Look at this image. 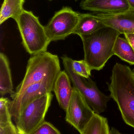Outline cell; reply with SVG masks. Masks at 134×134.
Here are the masks:
<instances>
[{
  "instance_id": "cell-25",
  "label": "cell",
  "mask_w": 134,
  "mask_h": 134,
  "mask_svg": "<svg viewBox=\"0 0 134 134\" xmlns=\"http://www.w3.org/2000/svg\"><path fill=\"white\" fill-rule=\"evenodd\" d=\"M133 72H134V69H133Z\"/></svg>"
},
{
  "instance_id": "cell-26",
  "label": "cell",
  "mask_w": 134,
  "mask_h": 134,
  "mask_svg": "<svg viewBox=\"0 0 134 134\" xmlns=\"http://www.w3.org/2000/svg\"><path fill=\"white\" fill-rule=\"evenodd\" d=\"M75 1H77V0H75ZM82 1H83V0H82Z\"/></svg>"
},
{
  "instance_id": "cell-15",
  "label": "cell",
  "mask_w": 134,
  "mask_h": 134,
  "mask_svg": "<svg viewBox=\"0 0 134 134\" xmlns=\"http://www.w3.org/2000/svg\"><path fill=\"white\" fill-rule=\"evenodd\" d=\"M25 0H4L0 12V24L9 18L15 20L23 12Z\"/></svg>"
},
{
  "instance_id": "cell-11",
  "label": "cell",
  "mask_w": 134,
  "mask_h": 134,
  "mask_svg": "<svg viewBox=\"0 0 134 134\" xmlns=\"http://www.w3.org/2000/svg\"><path fill=\"white\" fill-rule=\"evenodd\" d=\"M79 5L83 10L105 14L119 13L130 9L127 0H83Z\"/></svg>"
},
{
  "instance_id": "cell-20",
  "label": "cell",
  "mask_w": 134,
  "mask_h": 134,
  "mask_svg": "<svg viewBox=\"0 0 134 134\" xmlns=\"http://www.w3.org/2000/svg\"><path fill=\"white\" fill-rule=\"evenodd\" d=\"M29 134H61L52 124L45 121Z\"/></svg>"
},
{
  "instance_id": "cell-19",
  "label": "cell",
  "mask_w": 134,
  "mask_h": 134,
  "mask_svg": "<svg viewBox=\"0 0 134 134\" xmlns=\"http://www.w3.org/2000/svg\"><path fill=\"white\" fill-rule=\"evenodd\" d=\"M72 66L74 72L80 76L87 79L91 75V69L84 60H76L72 59Z\"/></svg>"
},
{
  "instance_id": "cell-1",
  "label": "cell",
  "mask_w": 134,
  "mask_h": 134,
  "mask_svg": "<svg viewBox=\"0 0 134 134\" xmlns=\"http://www.w3.org/2000/svg\"><path fill=\"white\" fill-rule=\"evenodd\" d=\"M111 82L108 83L110 97L116 102L125 122L134 128V73L126 65L116 63Z\"/></svg>"
},
{
  "instance_id": "cell-12",
  "label": "cell",
  "mask_w": 134,
  "mask_h": 134,
  "mask_svg": "<svg viewBox=\"0 0 134 134\" xmlns=\"http://www.w3.org/2000/svg\"><path fill=\"white\" fill-rule=\"evenodd\" d=\"M71 80L65 70L61 71L57 76L53 90L59 105L66 111L73 94L74 88L71 85Z\"/></svg>"
},
{
  "instance_id": "cell-18",
  "label": "cell",
  "mask_w": 134,
  "mask_h": 134,
  "mask_svg": "<svg viewBox=\"0 0 134 134\" xmlns=\"http://www.w3.org/2000/svg\"><path fill=\"white\" fill-rule=\"evenodd\" d=\"M10 100L7 98H0V125L12 122V115L9 109Z\"/></svg>"
},
{
  "instance_id": "cell-3",
  "label": "cell",
  "mask_w": 134,
  "mask_h": 134,
  "mask_svg": "<svg viewBox=\"0 0 134 134\" xmlns=\"http://www.w3.org/2000/svg\"><path fill=\"white\" fill-rule=\"evenodd\" d=\"M58 56L46 52L32 55L28 61L25 75L15 91L11 94L13 99L29 86L48 78H56L61 72Z\"/></svg>"
},
{
  "instance_id": "cell-10",
  "label": "cell",
  "mask_w": 134,
  "mask_h": 134,
  "mask_svg": "<svg viewBox=\"0 0 134 134\" xmlns=\"http://www.w3.org/2000/svg\"><path fill=\"white\" fill-rule=\"evenodd\" d=\"M93 14L105 26L114 28L121 34H134V9H130L119 13Z\"/></svg>"
},
{
  "instance_id": "cell-6",
  "label": "cell",
  "mask_w": 134,
  "mask_h": 134,
  "mask_svg": "<svg viewBox=\"0 0 134 134\" xmlns=\"http://www.w3.org/2000/svg\"><path fill=\"white\" fill-rule=\"evenodd\" d=\"M49 93L28 105L15 122L18 134H29L44 122L53 98Z\"/></svg>"
},
{
  "instance_id": "cell-9",
  "label": "cell",
  "mask_w": 134,
  "mask_h": 134,
  "mask_svg": "<svg viewBox=\"0 0 134 134\" xmlns=\"http://www.w3.org/2000/svg\"><path fill=\"white\" fill-rule=\"evenodd\" d=\"M66 111L65 120L80 134L95 114L82 95L74 88L73 94Z\"/></svg>"
},
{
  "instance_id": "cell-7",
  "label": "cell",
  "mask_w": 134,
  "mask_h": 134,
  "mask_svg": "<svg viewBox=\"0 0 134 134\" xmlns=\"http://www.w3.org/2000/svg\"><path fill=\"white\" fill-rule=\"evenodd\" d=\"M80 15L79 13L67 6L56 12L45 26L46 33L50 41L65 40L73 34Z\"/></svg>"
},
{
  "instance_id": "cell-24",
  "label": "cell",
  "mask_w": 134,
  "mask_h": 134,
  "mask_svg": "<svg viewBox=\"0 0 134 134\" xmlns=\"http://www.w3.org/2000/svg\"><path fill=\"white\" fill-rule=\"evenodd\" d=\"M130 5V9H134V0H127Z\"/></svg>"
},
{
  "instance_id": "cell-2",
  "label": "cell",
  "mask_w": 134,
  "mask_h": 134,
  "mask_svg": "<svg viewBox=\"0 0 134 134\" xmlns=\"http://www.w3.org/2000/svg\"><path fill=\"white\" fill-rule=\"evenodd\" d=\"M120 34L114 28L105 26L91 34L79 36L83 44L84 60L91 70H101L114 55V45Z\"/></svg>"
},
{
  "instance_id": "cell-14",
  "label": "cell",
  "mask_w": 134,
  "mask_h": 134,
  "mask_svg": "<svg viewBox=\"0 0 134 134\" xmlns=\"http://www.w3.org/2000/svg\"><path fill=\"white\" fill-rule=\"evenodd\" d=\"M14 93L9 62L7 56L0 53V94L1 97Z\"/></svg>"
},
{
  "instance_id": "cell-5",
  "label": "cell",
  "mask_w": 134,
  "mask_h": 134,
  "mask_svg": "<svg viewBox=\"0 0 134 134\" xmlns=\"http://www.w3.org/2000/svg\"><path fill=\"white\" fill-rule=\"evenodd\" d=\"M61 58L65 70L72 83L73 88L82 94L95 113L100 114L104 112L111 97L102 93L90 77L87 79L75 73L72 66V59L66 55Z\"/></svg>"
},
{
  "instance_id": "cell-17",
  "label": "cell",
  "mask_w": 134,
  "mask_h": 134,
  "mask_svg": "<svg viewBox=\"0 0 134 134\" xmlns=\"http://www.w3.org/2000/svg\"><path fill=\"white\" fill-rule=\"evenodd\" d=\"M81 134H110L108 120L95 113Z\"/></svg>"
},
{
  "instance_id": "cell-22",
  "label": "cell",
  "mask_w": 134,
  "mask_h": 134,
  "mask_svg": "<svg viewBox=\"0 0 134 134\" xmlns=\"http://www.w3.org/2000/svg\"><path fill=\"white\" fill-rule=\"evenodd\" d=\"M125 38L130 42L134 50V34H125Z\"/></svg>"
},
{
  "instance_id": "cell-23",
  "label": "cell",
  "mask_w": 134,
  "mask_h": 134,
  "mask_svg": "<svg viewBox=\"0 0 134 134\" xmlns=\"http://www.w3.org/2000/svg\"><path fill=\"white\" fill-rule=\"evenodd\" d=\"M110 134H123L121 133L118 130L114 127H112L110 130Z\"/></svg>"
},
{
  "instance_id": "cell-8",
  "label": "cell",
  "mask_w": 134,
  "mask_h": 134,
  "mask_svg": "<svg viewBox=\"0 0 134 134\" xmlns=\"http://www.w3.org/2000/svg\"><path fill=\"white\" fill-rule=\"evenodd\" d=\"M57 77L48 78L30 85L22 93L10 101L9 109L14 122L29 104L46 94L52 93Z\"/></svg>"
},
{
  "instance_id": "cell-4",
  "label": "cell",
  "mask_w": 134,
  "mask_h": 134,
  "mask_svg": "<svg viewBox=\"0 0 134 134\" xmlns=\"http://www.w3.org/2000/svg\"><path fill=\"white\" fill-rule=\"evenodd\" d=\"M24 48L31 55L47 51L51 42L37 16L31 11L24 10L15 20Z\"/></svg>"
},
{
  "instance_id": "cell-16",
  "label": "cell",
  "mask_w": 134,
  "mask_h": 134,
  "mask_svg": "<svg viewBox=\"0 0 134 134\" xmlns=\"http://www.w3.org/2000/svg\"><path fill=\"white\" fill-rule=\"evenodd\" d=\"M113 52L114 55L124 61L134 65V50L126 38L118 37L114 45Z\"/></svg>"
},
{
  "instance_id": "cell-13",
  "label": "cell",
  "mask_w": 134,
  "mask_h": 134,
  "mask_svg": "<svg viewBox=\"0 0 134 134\" xmlns=\"http://www.w3.org/2000/svg\"><path fill=\"white\" fill-rule=\"evenodd\" d=\"M105 26L93 13H80L78 22L73 34L79 36L88 35Z\"/></svg>"
},
{
  "instance_id": "cell-21",
  "label": "cell",
  "mask_w": 134,
  "mask_h": 134,
  "mask_svg": "<svg viewBox=\"0 0 134 134\" xmlns=\"http://www.w3.org/2000/svg\"><path fill=\"white\" fill-rule=\"evenodd\" d=\"M0 134H18L16 126L13 122L0 125Z\"/></svg>"
}]
</instances>
